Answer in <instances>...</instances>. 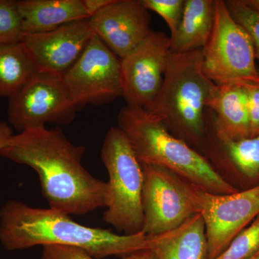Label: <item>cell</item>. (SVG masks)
<instances>
[{
  "label": "cell",
  "mask_w": 259,
  "mask_h": 259,
  "mask_svg": "<svg viewBox=\"0 0 259 259\" xmlns=\"http://www.w3.org/2000/svg\"><path fill=\"white\" fill-rule=\"evenodd\" d=\"M86 148L74 145L59 126L28 130L13 135L0 156L36 172L49 208L83 215L106 207L107 182L83 167Z\"/></svg>",
  "instance_id": "obj_1"
},
{
  "label": "cell",
  "mask_w": 259,
  "mask_h": 259,
  "mask_svg": "<svg viewBox=\"0 0 259 259\" xmlns=\"http://www.w3.org/2000/svg\"><path fill=\"white\" fill-rule=\"evenodd\" d=\"M151 238L142 233L119 235L110 230L82 226L69 214L32 207L13 199L0 208V243L10 251L56 245L79 248L95 259L125 257L151 249Z\"/></svg>",
  "instance_id": "obj_2"
},
{
  "label": "cell",
  "mask_w": 259,
  "mask_h": 259,
  "mask_svg": "<svg viewBox=\"0 0 259 259\" xmlns=\"http://www.w3.org/2000/svg\"><path fill=\"white\" fill-rule=\"evenodd\" d=\"M117 127L128 140L140 163L162 167L199 188L219 194L238 192L190 145L173 136L156 116L126 105Z\"/></svg>",
  "instance_id": "obj_3"
},
{
  "label": "cell",
  "mask_w": 259,
  "mask_h": 259,
  "mask_svg": "<svg viewBox=\"0 0 259 259\" xmlns=\"http://www.w3.org/2000/svg\"><path fill=\"white\" fill-rule=\"evenodd\" d=\"M216 87L202 71V49L170 51L161 90L146 111L173 136L199 144L205 138L206 111Z\"/></svg>",
  "instance_id": "obj_4"
},
{
  "label": "cell",
  "mask_w": 259,
  "mask_h": 259,
  "mask_svg": "<svg viewBox=\"0 0 259 259\" xmlns=\"http://www.w3.org/2000/svg\"><path fill=\"white\" fill-rule=\"evenodd\" d=\"M101 158L109 176L104 221L127 236L141 233L144 171L128 140L117 126L105 135Z\"/></svg>",
  "instance_id": "obj_5"
},
{
  "label": "cell",
  "mask_w": 259,
  "mask_h": 259,
  "mask_svg": "<svg viewBox=\"0 0 259 259\" xmlns=\"http://www.w3.org/2000/svg\"><path fill=\"white\" fill-rule=\"evenodd\" d=\"M202 53V71L214 84L259 83L251 39L231 16L223 0H214L212 32Z\"/></svg>",
  "instance_id": "obj_6"
},
{
  "label": "cell",
  "mask_w": 259,
  "mask_h": 259,
  "mask_svg": "<svg viewBox=\"0 0 259 259\" xmlns=\"http://www.w3.org/2000/svg\"><path fill=\"white\" fill-rule=\"evenodd\" d=\"M182 186L196 213L202 217L207 259H214L259 215V185L236 193H211L182 179Z\"/></svg>",
  "instance_id": "obj_7"
},
{
  "label": "cell",
  "mask_w": 259,
  "mask_h": 259,
  "mask_svg": "<svg viewBox=\"0 0 259 259\" xmlns=\"http://www.w3.org/2000/svg\"><path fill=\"white\" fill-rule=\"evenodd\" d=\"M61 81L77 111L89 105H106L123 95L120 59L95 34Z\"/></svg>",
  "instance_id": "obj_8"
},
{
  "label": "cell",
  "mask_w": 259,
  "mask_h": 259,
  "mask_svg": "<svg viewBox=\"0 0 259 259\" xmlns=\"http://www.w3.org/2000/svg\"><path fill=\"white\" fill-rule=\"evenodd\" d=\"M77 110L65 93L61 78L37 71L24 88L9 99L8 120L19 133L47 123L70 125Z\"/></svg>",
  "instance_id": "obj_9"
},
{
  "label": "cell",
  "mask_w": 259,
  "mask_h": 259,
  "mask_svg": "<svg viewBox=\"0 0 259 259\" xmlns=\"http://www.w3.org/2000/svg\"><path fill=\"white\" fill-rule=\"evenodd\" d=\"M142 167L144 224L141 233L156 236L171 231L196 214L184 190L182 178L162 167Z\"/></svg>",
  "instance_id": "obj_10"
},
{
  "label": "cell",
  "mask_w": 259,
  "mask_h": 259,
  "mask_svg": "<svg viewBox=\"0 0 259 259\" xmlns=\"http://www.w3.org/2000/svg\"><path fill=\"white\" fill-rule=\"evenodd\" d=\"M171 48L164 32L153 31L120 59L122 97L129 106L148 110L161 90Z\"/></svg>",
  "instance_id": "obj_11"
},
{
  "label": "cell",
  "mask_w": 259,
  "mask_h": 259,
  "mask_svg": "<svg viewBox=\"0 0 259 259\" xmlns=\"http://www.w3.org/2000/svg\"><path fill=\"white\" fill-rule=\"evenodd\" d=\"M94 35L87 19L49 32L23 34L21 42L37 71L61 78L78 60Z\"/></svg>",
  "instance_id": "obj_12"
},
{
  "label": "cell",
  "mask_w": 259,
  "mask_h": 259,
  "mask_svg": "<svg viewBox=\"0 0 259 259\" xmlns=\"http://www.w3.org/2000/svg\"><path fill=\"white\" fill-rule=\"evenodd\" d=\"M89 21L94 33L120 59L152 32L151 16L142 0H112Z\"/></svg>",
  "instance_id": "obj_13"
},
{
  "label": "cell",
  "mask_w": 259,
  "mask_h": 259,
  "mask_svg": "<svg viewBox=\"0 0 259 259\" xmlns=\"http://www.w3.org/2000/svg\"><path fill=\"white\" fill-rule=\"evenodd\" d=\"M206 125L221 141L250 137L247 96L244 87H216L206 111Z\"/></svg>",
  "instance_id": "obj_14"
},
{
  "label": "cell",
  "mask_w": 259,
  "mask_h": 259,
  "mask_svg": "<svg viewBox=\"0 0 259 259\" xmlns=\"http://www.w3.org/2000/svg\"><path fill=\"white\" fill-rule=\"evenodd\" d=\"M23 34L42 33L90 19L82 0H20Z\"/></svg>",
  "instance_id": "obj_15"
},
{
  "label": "cell",
  "mask_w": 259,
  "mask_h": 259,
  "mask_svg": "<svg viewBox=\"0 0 259 259\" xmlns=\"http://www.w3.org/2000/svg\"><path fill=\"white\" fill-rule=\"evenodd\" d=\"M151 236L156 259H207L205 226L199 213L176 229Z\"/></svg>",
  "instance_id": "obj_16"
},
{
  "label": "cell",
  "mask_w": 259,
  "mask_h": 259,
  "mask_svg": "<svg viewBox=\"0 0 259 259\" xmlns=\"http://www.w3.org/2000/svg\"><path fill=\"white\" fill-rule=\"evenodd\" d=\"M214 0H185L180 27L170 37L174 53L202 49L208 40L214 22Z\"/></svg>",
  "instance_id": "obj_17"
},
{
  "label": "cell",
  "mask_w": 259,
  "mask_h": 259,
  "mask_svg": "<svg viewBox=\"0 0 259 259\" xmlns=\"http://www.w3.org/2000/svg\"><path fill=\"white\" fill-rule=\"evenodd\" d=\"M37 71L23 42L0 45V98L15 96Z\"/></svg>",
  "instance_id": "obj_18"
},
{
  "label": "cell",
  "mask_w": 259,
  "mask_h": 259,
  "mask_svg": "<svg viewBox=\"0 0 259 259\" xmlns=\"http://www.w3.org/2000/svg\"><path fill=\"white\" fill-rule=\"evenodd\" d=\"M208 136L211 146L214 147L216 154H220L228 163H231L248 178L259 176V135L254 137L239 140L218 139L211 132Z\"/></svg>",
  "instance_id": "obj_19"
},
{
  "label": "cell",
  "mask_w": 259,
  "mask_h": 259,
  "mask_svg": "<svg viewBox=\"0 0 259 259\" xmlns=\"http://www.w3.org/2000/svg\"><path fill=\"white\" fill-rule=\"evenodd\" d=\"M259 250V215L214 259H248Z\"/></svg>",
  "instance_id": "obj_20"
},
{
  "label": "cell",
  "mask_w": 259,
  "mask_h": 259,
  "mask_svg": "<svg viewBox=\"0 0 259 259\" xmlns=\"http://www.w3.org/2000/svg\"><path fill=\"white\" fill-rule=\"evenodd\" d=\"M23 35L18 1L0 0V45L20 42Z\"/></svg>",
  "instance_id": "obj_21"
},
{
  "label": "cell",
  "mask_w": 259,
  "mask_h": 259,
  "mask_svg": "<svg viewBox=\"0 0 259 259\" xmlns=\"http://www.w3.org/2000/svg\"><path fill=\"white\" fill-rule=\"evenodd\" d=\"M231 16L244 29L253 42L255 57L259 61V11L250 8L243 0H227Z\"/></svg>",
  "instance_id": "obj_22"
},
{
  "label": "cell",
  "mask_w": 259,
  "mask_h": 259,
  "mask_svg": "<svg viewBox=\"0 0 259 259\" xmlns=\"http://www.w3.org/2000/svg\"><path fill=\"white\" fill-rule=\"evenodd\" d=\"M142 3L146 9L157 13L165 20L171 37L174 36L180 27L185 0H142Z\"/></svg>",
  "instance_id": "obj_23"
},
{
  "label": "cell",
  "mask_w": 259,
  "mask_h": 259,
  "mask_svg": "<svg viewBox=\"0 0 259 259\" xmlns=\"http://www.w3.org/2000/svg\"><path fill=\"white\" fill-rule=\"evenodd\" d=\"M40 259H95L86 252L74 248L64 245H49L42 246ZM122 259H156V254L152 249H146L135 252Z\"/></svg>",
  "instance_id": "obj_24"
},
{
  "label": "cell",
  "mask_w": 259,
  "mask_h": 259,
  "mask_svg": "<svg viewBox=\"0 0 259 259\" xmlns=\"http://www.w3.org/2000/svg\"><path fill=\"white\" fill-rule=\"evenodd\" d=\"M243 87L247 96L250 137H254L259 135V83Z\"/></svg>",
  "instance_id": "obj_25"
},
{
  "label": "cell",
  "mask_w": 259,
  "mask_h": 259,
  "mask_svg": "<svg viewBox=\"0 0 259 259\" xmlns=\"http://www.w3.org/2000/svg\"><path fill=\"white\" fill-rule=\"evenodd\" d=\"M83 6L90 18L104 8L110 5L112 0H82Z\"/></svg>",
  "instance_id": "obj_26"
},
{
  "label": "cell",
  "mask_w": 259,
  "mask_h": 259,
  "mask_svg": "<svg viewBox=\"0 0 259 259\" xmlns=\"http://www.w3.org/2000/svg\"><path fill=\"white\" fill-rule=\"evenodd\" d=\"M13 136V128L10 124L4 121L0 122V150L4 147Z\"/></svg>",
  "instance_id": "obj_27"
},
{
  "label": "cell",
  "mask_w": 259,
  "mask_h": 259,
  "mask_svg": "<svg viewBox=\"0 0 259 259\" xmlns=\"http://www.w3.org/2000/svg\"><path fill=\"white\" fill-rule=\"evenodd\" d=\"M245 5L259 11V0H243Z\"/></svg>",
  "instance_id": "obj_28"
},
{
  "label": "cell",
  "mask_w": 259,
  "mask_h": 259,
  "mask_svg": "<svg viewBox=\"0 0 259 259\" xmlns=\"http://www.w3.org/2000/svg\"><path fill=\"white\" fill-rule=\"evenodd\" d=\"M248 259H259V250H258L253 256L250 257V258Z\"/></svg>",
  "instance_id": "obj_29"
}]
</instances>
